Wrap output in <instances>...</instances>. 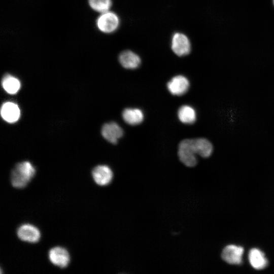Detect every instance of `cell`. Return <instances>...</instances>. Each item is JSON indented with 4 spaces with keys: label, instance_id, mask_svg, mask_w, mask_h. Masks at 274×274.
I'll use <instances>...</instances> for the list:
<instances>
[{
    "label": "cell",
    "instance_id": "cell-1",
    "mask_svg": "<svg viewBox=\"0 0 274 274\" xmlns=\"http://www.w3.org/2000/svg\"><path fill=\"white\" fill-rule=\"evenodd\" d=\"M35 173V167L29 161L18 163L11 174V184L15 188H24L31 180Z\"/></svg>",
    "mask_w": 274,
    "mask_h": 274
},
{
    "label": "cell",
    "instance_id": "cell-2",
    "mask_svg": "<svg viewBox=\"0 0 274 274\" xmlns=\"http://www.w3.org/2000/svg\"><path fill=\"white\" fill-rule=\"evenodd\" d=\"M193 139L182 141L179 145L178 156L180 161L186 166L193 167L197 162Z\"/></svg>",
    "mask_w": 274,
    "mask_h": 274
},
{
    "label": "cell",
    "instance_id": "cell-3",
    "mask_svg": "<svg viewBox=\"0 0 274 274\" xmlns=\"http://www.w3.org/2000/svg\"><path fill=\"white\" fill-rule=\"evenodd\" d=\"M120 20L118 15L110 10L100 13L96 20L97 29L104 33H111L118 28Z\"/></svg>",
    "mask_w": 274,
    "mask_h": 274
},
{
    "label": "cell",
    "instance_id": "cell-4",
    "mask_svg": "<svg viewBox=\"0 0 274 274\" xmlns=\"http://www.w3.org/2000/svg\"><path fill=\"white\" fill-rule=\"evenodd\" d=\"M172 49L179 56L188 55L191 51V44L188 37L183 33H175L172 40Z\"/></svg>",
    "mask_w": 274,
    "mask_h": 274
},
{
    "label": "cell",
    "instance_id": "cell-5",
    "mask_svg": "<svg viewBox=\"0 0 274 274\" xmlns=\"http://www.w3.org/2000/svg\"><path fill=\"white\" fill-rule=\"evenodd\" d=\"M168 91L174 95L185 94L189 87V82L184 76L178 75L173 77L167 84Z\"/></svg>",
    "mask_w": 274,
    "mask_h": 274
},
{
    "label": "cell",
    "instance_id": "cell-6",
    "mask_svg": "<svg viewBox=\"0 0 274 274\" xmlns=\"http://www.w3.org/2000/svg\"><path fill=\"white\" fill-rule=\"evenodd\" d=\"M92 175L94 182L100 186L109 184L113 178L112 170L106 165H99L95 167L92 172Z\"/></svg>",
    "mask_w": 274,
    "mask_h": 274
},
{
    "label": "cell",
    "instance_id": "cell-7",
    "mask_svg": "<svg viewBox=\"0 0 274 274\" xmlns=\"http://www.w3.org/2000/svg\"><path fill=\"white\" fill-rule=\"evenodd\" d=\"M244 249L240 246L230 245L227 246L222 252V258L231 264H239L242 262Z\"/></svg>",
    "mask_w": 274,
    "mask_h": 274
},
{
    "label": "cell",
    "instance_id": "cell-8",
    "mask_svg": "<svg viewBox=\"0 0 274 274\" xmlns=\"http://www.w3.org/2000/svg\"><path fill=\"white\" fill-rule=\"evenodd\" d=\"M17 234L21 241L29 243H36L40 238L39 230L35 226L25 224L21 225L17 229Z\"/></svg>",
    "mask_w": 274,
    "mask_h": 274
},
{
    "label": "cell",
    "instance_id": "cell-9",
    "mask_svg": "<svg viewBox=\"0 0 274 274\" xmlns=\"http://www.w3.org/2000/svg\"><path fill=\"white\" fill-rule=\"evenodd\" d=\"M49 258L52 263L60 268L65 267L70 262L67 251L60 247L51 249L49 252Z\"/></svg>",
    "mask_w": 274,
    "mask_h": 274
},
{
    "label": "cell",
    "instance_id": "cell-10",
    "mask_svg": "<svg viewBox=\"0 0 274 274\" xmlns=\"http://www.w3.org/2000/svg\"><path fill=\"white\" fill-rule=\"evenodd\" d=\"M123 133L122 128L116 123L111 122L105 124L101 128L102 136L108 142L115 144Z\"/></svg>",
    "mask_w": 274,
    "mask_h": 274
},
{
    "label": "cell",
    "instance_id": "cell-11",
    "mask_svg": "<svg viewBox=\"0 0 274 274\" xmlns=\"http://www.w3.org/2000/svg\"><path fill=\"white\" fill-rule=\"evenodd\" d=\"M1 114L6 121L14 123L20 118V110L17 105L13 102L8 101L3 104L1 109Z\"/></svg>",
    "mask_w": 274,
    "mask_h": 274
},
{
    "label": "cell",
    "instance_id": "cell-12",
    "mask_svg": "<svg viewBox=\"0 0 274 274\" xmlns=\"http://www.w3.org/2000/svg\"><path fill=\"white\" fill-rule=\"evenodd\" d=\"M119 61L121 65L127 69L138 68L141 62L139 56L130 50H125L119 56Z\"/></svg>",
    "mask_w": 274,
    "mask_h": 274
},
{
    "label": "cell",
    "instance_id": "cell-13",
    "mask_svg": "<svg viewBox=\"0 0 274 274\" xmlns=\"http://www.w3.org/2000/svg\"><path fill=\"white\" fill-rule=\"evenodd\" d=\"M249 260L251 266L256 269H262L267 265V260L264 254L257 248L252 249L249 253Z\"/></svg>",
    "mask_w": 274,
    "mask_h": 274
},
{
    "label": "cell",
    "instance_id": "cell-14",
    "mask_svg": "<svg viewBox=\"0 0 274 274\" xmlns=\"http://www.w3.org/2000/svg\"><path fill=\"white\" fill-rule=\"evenodd\" d=\"M122 118L127 124L135 125L142 123L144 119V114L139 109L127 108L122 112Z\"/></svg>",
    "mask_w": 274,
    "mask_h": 274
},
{
    "label": "cell",
    "instance_id": "cell-15",
    "mask_svg": "<svg viewBox=\"0 0 274 274\" xmlns=\"http://www.w3.org/2000/svg\"><path fill=\"white\" fill-rule=\"evenodd\" d=\"M194 144L197 155L203 158L210 156L213 151L212 143L204 138L194 139Z\"/></svg>",
    "mask_w": 274,
    "mask_h": 274
},
{
    "label": "cell",
    "instance_id": "cell-16",
    "mask_svg": "<svg viewBox=\"0 0 274 274\" xmlns=\"http://www.w3.org/2000/svg\"><path fill=\"white\" fill-rule=\"evenodd\" d=\"M2 85L6 91L11 94L16 93L21 86L20 81L9 74L4 76L2 80Z\"/></svg>",
    "mask_w": 274,
    "mask_h": 274
},
{
    "label": "cell",
    "instance_id": "cell-17",
    "mask_svg": "<svg viewBox=\"0 0 274 274\" xmlns=\"http://www.w3.org/2000/svg\"><path fill=\"white\" fill-rule=\"evenodd\" d=\"M179 120L185 124H192L196 120V112L194 109L188 105L181 107L178 112Z\"/></svg>",
    "mask_w": 274,
    "mask_h": 274
},
{
    "label": "cell",
    "instance_id": "cell-18",
    "mask_svg": "<svg viewBox=\"0 0 274 274\" xmlns=\"http://www.w3.org/2000/svg\"><path fill=\"white\" fill-rule=\"evenodd\" d=\"M89 7L99 14L108 11L112 5V0H87Z\"/></svg>",
    "mask_w": 274,
    "mask_h": 274
},
{
    "label": "cell",
    "instance_id": "cell-19",
    "mask_svg": "<svg viewBox=\"0 0 274 274\" xmlns=\"http://www.w3.org/2000/svg\"><path fill=\"white\" fill-rule=\"evenodd\" d=\"M273 4H274V0L273 1Z\"/></svg>",
    "mask_w": 274,
    "mask_h": 274
}]
</instances>
